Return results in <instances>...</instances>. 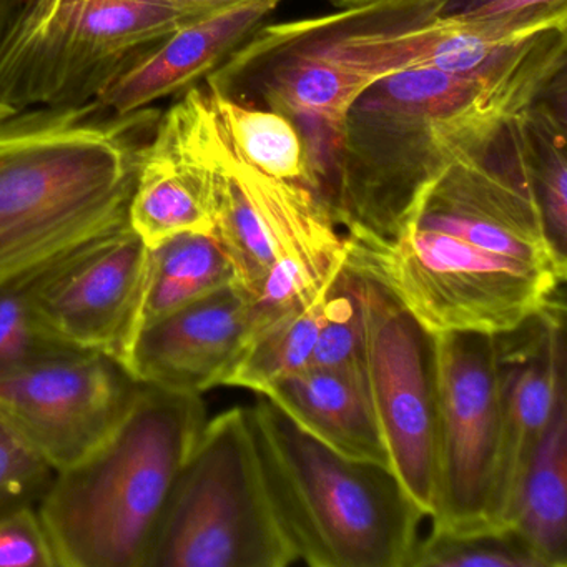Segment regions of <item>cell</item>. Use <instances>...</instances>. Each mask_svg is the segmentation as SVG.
<instances>
[{"label":"cell","instance_id":"obj_31","mask_svg":"<svg viewBox=\"0 0 567 567\" xmlns=\"http://www.w3.org/2000/svg\"><path fill=\"white\" fill-rule=\"evenodd\" d=\"M328 2L337 9H351L377 4V2H383V0H328Z\"/></svg>","mask_w":567,"mask_h":567},{"label":"cell","instance_id":"obj_14","mask_svg":"<svg viewBox=\"0 0 567 567\" xmlns=\"http://www.w3.org/2000/svg\"><path fill=\"white\" fill-rule=\"evenodd\" d=\"M250 330V297L228 284L138 328L124 367L138 383L202 396L224 386Z\"/></svg>","mask_w":567,"mask_h":567},{"label":"cell","instance_id":"obj_8","mask_svg":"<svg viewBox=\"0 0 567 567\" xmlns=\"http://www.w3.org/2000/svg\"><path fill=\"white\" fill-rule=\"evenodd\" d=\"M436 341V497L433 530L496 533L494 491L501 453V400L494 334L434 333Z\"/></svg>","mask_w":567,"mask_h":567},{"label":"cell","instance_id":"obj_32","mask_svg":"<svg viewBox=\"0 0 567 567\" xmlns=\"http://www.w3.org/2000/svg\"><path fill=\"white\" fill-rule=\"evenodd\" d=\"M14 114H18V112L12 111L8 105L0 104V121H4V118L11 117Z\"/></svg>","mask_w":567,"mask_h":567},{"label":"cell","instance_id":"obj_12","mask_svg":"<svg viewBox=\"0 0 567 567\" xmlns=\"http://www.w3.org/2000/svg\"><path fill=\"white\" fill-rule=\"evenodd\" d=\"M564 300L494 334L501 400V453L494 529H511L520 487L560 391L567 388Z\"/></svg>","mask_w":567,"mask_h":567},{"label":"cell","instance_id":"obj_18","mask_svg":"<svg viewBox=\"0 0 567 567\" xmlns=\"http://www.w3.org/2000/svg\"><path fill=\"white\" fill-rule=\"evenodd\" d=\"M511 529L544 567L567 566V388L527 467Z\"/></svg>","mask_w":567,"mask_h":567},{"label":"cell","instance_id":"obj_9","mask_svg":"<svg viewBox=\"0 0 567 567\" xmlns=\"http://www.w3.org/2000/svg\"><path fill=\"white\" fill-rule=\"evenodd\" d=\"M358 277L363 308L364 374L388 463L411 499L431 517L436 497L434 333L380 284Z\"/></svg>","mask_w":567,"mask_h":567},{"label":"cell","instance_id":"obj_17","mask_svg":"<svg viewBox=\"0 0 567 567\" xmlns=\"http://www.w3.org/2000/svg\"><path fill=\"white\" fill-rule=\"evenodd\" d=\"M261 396L341 456L390 467L364 371L307 367L281 378Z\"/></svg>","mask_w":567,"mask_h":567},{"label":"cell","instance_id":"obj_1","mask_svg":"<svg viewBox=\"0 0 567 567\" xmlns=\"http://www.w3.org/2000/svg\"><path fill=\"white\" fill-rule=\"evenodd\" d=\"M344 265L431 333H504L564 300L567 257L547 237L526 114L451 165L393 237L347 240Z\"/></svg>","mask_w":567,"mask_h":567},{"label":"cell","instance_id":"obj_26","mask_svg":"<svg viewBox=\"0 0 567 567\" xmlns=\"http://www.w3.org/2000/svg\"><path fill=\"white\" fill-rule=\"evenodd\" d=\"M54 473L0 421V517L41 503Z\"/></svg>","mask_w":567,"mask_h":567},{"label":"cell","instance_id":"obj_15","mask_svg":"<svg viewBox=\"0 0 567 567\" xmlns=\"http://www.w3.org/2000/svg\"><path fill=\"white\" fill-rule=\"evenodd\" d=\"M284 0H245L185 22L122 69L95 99L114 115H128L181 97L220 68Z\"/></svg>","mask_w":567,"mask_h":567},{"label":"cell","instance_id":"obj_24","mask_svg":"<svg viewBox=\"0 0 567 567\" xmlns=\"http://www.w3.org/2000/svg\"><path fill=\"white\" fill-rule=\"evenodd\" d=\"M308 367L364 371V324L360 277L343 265L324 301L320 334Z\"/></svg>","mask_w":567,"mask_h":567},{"label":"cell","instance_id":"obj_5","mask_svg":"<svg viewBox=\"0 0 567 567\" xmlns=\"http://www.w3.org/2000/svg\"><path fill=\"white\" fill-rule=\"evenodd\" d=\"M247 410L298 559L313 567H410L426 514L390 467L341 456L267 396Z\"/></svg>","mask_w":567,"mask_h":567},{"label":"cell","instance_id":"obj_30","mask_svg":"<svg viewBox=\"0 0 567 567\" xmlns=\"http://www.w3.org/2000/svg\"><path fill=\"white\" fill-rule=\"evenodd\" d=\"M25 0H0V42L14 25L16 19L24 9Z\"/></svg>","mask_w":567,"mask_h":567},{"label":"cell","instance_id":"obj_3","mask_svg":"<svg viewBox=\"0 0 567 567\" xmlns=\"http://www.w3.org/2000/svg\"><path fill=\"white\" fill-rule=\"evenodd\" d=\"M161 115L91 102L0 121V281L127 221Z\"/></svg>","mask_w":567,"mask_h":567},{"label":"cell","instance_id":"obj_27","mask_svg":"<svg viewBox=\"0 0 567 567\" xmlns=\"http://www.w3.org/2000/svg\"><path fill=\"white\" fill-rule=\"evenodd\" d=\"M0 567H59L51 537L35 507L0 517Z\"/></svg>","mask_w":567,"mask_h":567},{"label":"cell","instance_id":"obj_23","mask_svg":"<svg viewBox=\"0 0 567 567\" xmlns=\"http://www.w3.org/2000/svg\"><path fill=\"white\" fill-rule=\"evenodd\" d=\"M52 258L0 281V377L51 354L75 350L42 333L34 320L32 300Z\"/></svg>","mask_w":567,"mask_h":567},{"label":"cell","instance_id":"obj_21","mask_svg":"<svg viewBox=\"0 0 567 567\" xmlns=\"http://www.w3.org/2000/svg\"><path fill=\"white\" fill-rule=\"evenodd\" d=\"M210 95L231 145L247 164L268 177L311 187L307 145L290 117L270 109L238 104L214 92Z\"/></svg>","mask_w":567,"mask_h":567},{"label":"cell","instance_id":"obj_29","mask_svg":"<svg viewBox=\"0 0 567 567\" xmlns=\"http://www.w3.org/2000/svg\"><path fill=\"white\" fill-rule=\"evenodd\" d=\"M496 0H437V18H461Z\"/></svg>","mask_w":567,"mask_h":567},{"label":"cell","instance_id":"obj_13","mask_svg":"<svg viewBox=\"0 0 567 567\" xmlns=\"http://www.w3.org/2000/svg\"><path fill=\"white\" fill-rule=\"evenodd\" d=\"M241 172L264 215L274 251V264L250 300L251 334L313 300L343 267L347 240L310 185L268 177L244 158Z\"/></svg>","mask_w":567,"mask_h":567},{"label":"cell","instance_id":"obj_11","mask_svg":"<svg viewBox=\"0 0 567 567\" xmlns=\"http://www.w3.org/2000/svg\"><path fill=\"white\" fill-rule=\"evenodd\" d=\"M147 251L125 221L52 258L32 300L42 333L124 364L137 333Z\"/></svg>","mask_w":567,"mask_h":567},{"label":"cell","instance_id":"obj_6","mask_svg":"<svg viewBox=\"0 0 567 567\" xmlns=\"http://www.w3.org/2000/svg\"><path fill=\"white\" fill-rule=\"evenodd\" d=\"M298 553L271 499L247 408L205 423L147 567H287Z\"/></svg>","mask_w":567,"mask_h":567},{"label":"cell","instance_id":"obj_7","mask_svg":"<svg viewBox=\"0 0 567 567\" xmlns=\"http://www.w3.org/2000/svg\"><path fill=\"white\" fill-rule=\"evenodd\" d=\"M188 21L158 0H25L0 42V104L14 112L91 104Z\"/></svg>","mask_w":567,"mask_h":567},{"label":"cell","instance_id":"obj_10","mask_svg":"<svg viewBox=\"0 0 567 567\" xmlns=\"http://www.w3.org/2000/svg\"><path fill=\"white\" fill-rule=\"evenodd\" d=\"M138 386L115 358L65 350L0 377V421L62 471L115 430Z\"/></svg>","mask_w":567,"mask_h":567},{"label":"cell","instance_id":"obj_19","mask_svg":"<svg viewBox=\"0 0 567 567\" xmlns=\"http://www.w3.org/2000/svg\"><path fill=\"white\" fill-rule=\"evenodd\" d=\"M228 284L234 267L214 231L172 235L148 247L138 328Z\"/></svg>","mask_w":567,"mask_h":567},{"label":"cell","instance_id":"obj_28","mask_svg":"<svg viewBox=\"0 0 567 567\" xmlns=\"http://www.w3.org/2000/svg\"><path fill=\"white\" fill-rule=\"evenodd\" d=\"M158 2L178 9V11L187 14L188 18L197 19L202 18V16L214 14V12L221 11V9L240 4L245 0H158Z\"/></svg>","mask_w":567,"mask_h":567},{"label":"cell","instance_id":"obj_25","mask_svg":"<svg viewBox=\"0 0 567 567\" xmlns=\"http://www.w3.org/2000/svg\"><path fill=\"white\" fill-rule=\"evenodd\" d=\"M410 567H544L513 529L473 536L431 533L417 543Z\"/></svg>","mask_w":567,"mask_h":567},{"label":"cell","instance_id":"obj_22","mask_svg":"<svg viewBox=\"0 0 567 567\" xmlns=\"http://www.w3.org/2000/svg\"><path fill=\"white\" fill-rule=\"evenodd\" d=\"M526 125L547 237L567 257L566 72L527 111Z\"/></svg>","mask_w":567,"mask_h":567},{"label":"cell","instance_id":"obj_2","mask_svg":"<svg viewBox=\"0 0 567 567\" xmlns=\"http://www.w3.org/2000/svg\"><path fill=\"white\" fill-rule=\"evenodd\" d=\"M566 55L567 28H556L486 74L410 69L368 85L344 115L323 188L344 238L393 237L451 165L539 101Z\"/></svg>","mask_w":567,"mask_h":567},{"label":"cell","instance_id":"obj_16","mask_svg":"<svg viewBox=\"0 0 567 567\" xmlns=\"http://www.w3.org/2000/svg\"><path fill=\"white\" fill-rule=\"evenodd\" d=\"M127 221L147 247L182 231L214 230L207 168L175 105L158 118L135 182Z\"/></svg>","mask_w":567,"mask_h":567},{"label":"cell","instance_id":"obj_4","mask_svg":"<svg viewBox=\"0 0 567 567\" xmlns=\"http://www.w3.org/2000/svg\"><path fill=\"white\" fill-rule=\"evenodd\" d=\"M207 411L200 394L142 384L115 430L39 503L59 567H147Z\"/></svg>","mask_w":567,"mask_h":567},{"label":"cell","instance_id":"obj_20","mask_svg":"<svg viewBox=\"0 0 567 567\" xmlns=\"http://www.w3.org/2000/svg\"><path fill=\"white\" fill-rule=\"evenodd\" d=\"M337 274L338 270L313 300L254 331L224 386L245 388L264 394L281 378L307 368L320 334L328 290Z\"/></svg>","mask_w":567,"mask_h":567}]
</instances>
